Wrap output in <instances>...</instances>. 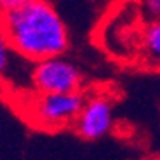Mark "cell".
<instances>
[{"label":"cell","instance_id":"cell-2","mask_svg":"<svg viewBox=\"0 0 160 160\" xmlns=\"http://www.w3.org/2000/svg\"><path fill=\"white\" fill-rule=\"evenodd\" d=\"M85 94L77 92H54L40 94L26 103V118L37 129L45 131H61L75 124L80 110L84 106Z\"/></svg>","mask_w":160,"mask_h":160},{"label":"cell","instance_id":"cell-4","mask_svg":"<svg viewBox=\"0 0 160 160\" xmlns=\"http://www.w3.org/2000/svg\"><path fill=\"white\" fill-rule=\"evenodd\" d=\"M115 124L113 117V101L104 92H94L85 96L84 106L77 117L75 127L77 134L87 141H96L110 134Z\"/></svg>","mask_w":160,"mask_h":160},{"label":"cell","instance_id":"cell-9","mask_svg":"<svg viewBox=\"0 0 160 160\" xmlns=\"http://www.w3.org/2000/svg\"><path fill=\"white\" fill-rule=\"evenodd\" d=\"M148 160H160V157H152V158H148Z\"/></svg>","mask_w":160,"mask_h":160},{"label":"cell","instance_id":"cell-6","mask_svg":"<svg viewBox=\"0 0 160 160\" xmlns=\"http://www.w3.org/2000/svg\"><path fill=\"white\" fill-rule=\"evenodd\" d=\"M9 51H12L11 45L7 42V37H5L4 30L0 28V80L4 78V73L7 70L9 64Z\"/></svg>","mask_w":160,"mask_h":160},{"label":"cell","instance_id":"cell-7","mask_svg":"<svg viewBox=\"0 0 160 160\" xmlns=\"http://www.w3.org/2000/svg\"><path fill=\"white\" fill-rule=\"evenodd\" d=\"M143 4L153 19H160V0H143Z\"/></svg>","mask_w":160,"mask_h":160},{"label":"cell","instance_id":"cell-5","mask_svg":"<svg viewBox=\"0 0 160 160\" xmlns=\"http://www.w3.org/2000/svg\"><path fill=\"white\" fill-rule=\"evenodd\" d=\"M139 54L148 68L160 72V19H152L141 30Z\"/></svg>","mask_w":160,"mask_h":160},{"label":"cell","instance_id":"cell-8","mask_svg":"<svg viewBox=\"0 0 160 160\" xmlns=\"http://www.w3.org/2000/svg\"><path fill=\"white\" fill-rule=\"evenodd\" d=\"M26 2H30V0H0V14H5V12L19 7V5L26 4Z\"/></svg>","mask_w":160,"mask_h":160},{"label":"cell","instance_id":"cell-3","mask_svg":"<svg viewBox=\"0 0 160 160\" xmlns=\"http://www.w3.org/2000/svg\"><path fill=\"white\" fill-rule=\"evenodd\" d=\"M32 82L40 94L77 92L82 87V73L72 61L56 56L37 61L32 70Z\"/></svg>","mask_w":160,"mask_h":160},{"label":"cell","instance_id":"cell-1","mask_svg":"<svg viewBox=\"0 0 160 160\" xmlns=\"http://www.w3.org/2000/svg\"><path fill=\"white\" fill-rule=\"evenodd\" d=\"M11 49L28 61L63 56L70 47V33L51 0H30L0 14Z\"/></svg>","mask_w":160,"mask_h":160}]
</instances>
